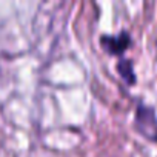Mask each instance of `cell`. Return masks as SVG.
I'll use <instances>...</instances> for the list:
<instances>
[{
	"label": "cell",
	"instance_id": "1",
	"mask_svg": "<svg viewBox=\"0 0 157 157\" xmlns=\"http://www.w3.org/2000/svg\"><path fill=\"white\" fill-rule=\"evenodd\" d=\"M136 129L146 139L157 142V119L152 111V108L139 103L136 109V119H134Z\"/></svg>",
	"mask_w": 157,
	"mask_h": 157
},
{
	"label": "cell",
	"instance_id": "2",
	"mask_svg": "<svg viewBox=\"0 0 157 157\" xmlns=\"http://www.w3.org/2000/svg\"><path fill=\"white\" fill-rule=\"evenodd\" d=\"M129 43H131V39L126 31H122L114 36H102V39H100L102 48L113 56H120L129 46Z\"/></svg>",
	"mask_w": 157,
	"mask_h": 157
},
{
	"label": "cell",
	"instance_id": "3",
	"mask_svg": "<svg viewBox=\"0 0 157 157\" xmlns=\"http://www.w3.org/2000/svg\"><path fill=\"white\" fill-rule=\"evenodd\" d=\"M117 69L120 72V75L126 80V83H134L136 82V75H134V69H132V65L128 62V60H120L117 63Z\"/></svg>",
	"mask_w": 157,
	"mask_h": 157
}]
</instances>
